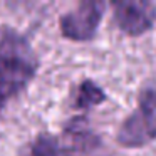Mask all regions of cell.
I'll use <instances>...</instances> for the list:
<instances>
[{
    "label": "cell",
    "mask_w": 156,
    "mask_h": 156,
    "mask_svg": "<svg viewBox=\"0 0 156 156\" xmlns=\"http://www.w3.org/2000/svg\"><path fill=\"white\" fill-rule=\"evenodd\" d=\"M37 71V61L24 39L7 32L0 37V96L4 99L20 92Z\"/></svg>",
    "instance_id": "1"
},
{
    "label": "cell",
    "mask_w": 156,
    "mask_h": 156,
    "mask_svg": "<svg viewBox=\"0 0 156 156\" xmlns=\"http://www.w3.org/2000/svg\"><path fill=\"white\" fill-rule=\"evenodd\" d=\"M156 139V87H146L138 98L136 109L118 131V143L124 148H141Z\"/></svg>",
    "instance_id": "2"
},
{
    "label": "cell",
    "mask_w": 156,
    "mask_h": 156,
    "mask_svg": "<svg viewBox=\"0 0 156 156\" xmlns=\"http://www.w3.org/2000/svg\"><path fill=\"white\" fill-rule=\"evenodd\" d=\"M102 12H104V5L101 2H94V0L81 2L77 7H74L61 17L59 20L61 34L71 41H89L98 32Z\"/></svg>",
    "instance_id": "3"
},
{
    "label": "cell",
    "mask_w": 156,
    "mask_h": 156,
    "mask_svg": "<svg viewBox=\"0 0 156 156\" xmlns=\"http://www.w3.org/2000/svg\"><path fill=\"white\" fill-rule=\"evenodd\" d=\"M114 22L126 35H143L156 20V7L144 0H121L112 5Z\"/></svg>",
    "instance_id": "4"
},
{
    "label": "cell",
    "mask_w": 156,
    "mask_h": 156,
    "mask_svg": "<svg viewBox=\"0 0 156 156\" xmlns=\"http://www.w3.org/2000/svg\"><path fill=\"white\" fill-rule=\"evenodd\" d=\"M106 99V94L94 81L91 79H86L79 84L77 87V94H76L74 104L77 109H89L92 106L101 104Z\"/></svg>",
    "instance_id": "5"
},
{
    "label": "cell",
    "mask_w": 156,
    "mask_h": 156,
    "mask_svg": "<svg viewBox=\"0 0 156 156\" xmlns=\"http://www.w3.org/2000/svg\"><path fill=\"white\" fill-rule=\"evenodd\" d=\"M66 133H67L69 138L74 143H77V144L89 146V148H91L92 144L98 143V136L91 131V128L87 126L86 119H82V118L72 119V121L66 126Z\"/></svg>",
    "instance_id": "6"
},
{
    "label": "cell",
    "mask_w": 156,
    "mask_h": 156,
    "mask_svg": "<svg viewBox=\"0 0 156 156\" xmlns=\"http://www.w3.org/2000/svg\"><path fill=\"white\" fill-rule=\"evenodd\" d=\"M30 156H67V153L57 138L52 134H41L32 143Z\"/></svg>",
    "instance_id": "7"
},
{
    "label": "cell",
    "mask_w": 156,
    "mask_h": 156,
    "mask_svg": "<svg viewBox=\"0 0 156 156\" xmlns=\"http://www.w3.org/2000/svg\"><path fill=\"white\" fill-rule=\"evenodd\" d=\"M4 104H5V99L0 96V111H2V108H4Z\"/></svg>",
    "instance_id": "8"
}]
</instances>
